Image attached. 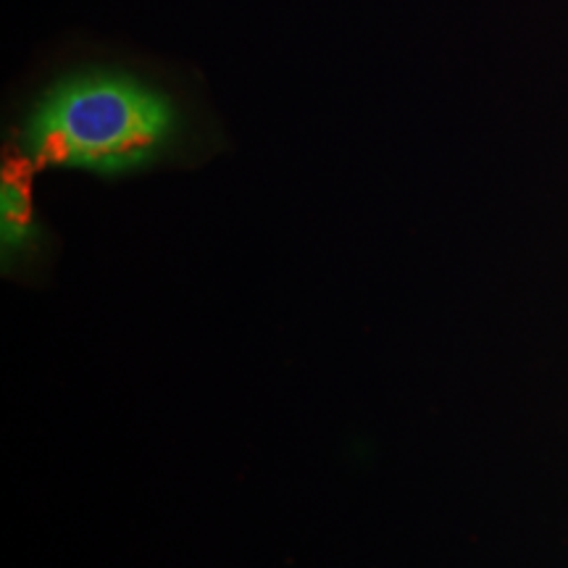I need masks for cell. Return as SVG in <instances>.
<instances>
[{"mask_svg":"<svg viewBox=\"0 0 568 568\" xmlns=\"http://www.w3.org/2000/svg\"><path fill=\"white\" fill-rule=\"evenodd\" d=\"M11 161L95 180L187 169L222 148L209 111L180 84L122 61L55 69L11 113Z\"/></svg>","mask_w":568,"mask_h":568,"instance_id":"obj_1","label":"cell"},{"mask_svg":"<svg viewBox=\"0 0 568 568\" xmlns=\"http://www.w3.org/2000/svg\"><path fill=\"white\" fill-rule=\"evenodd\" d=\"M53 264L55 234L34 197L32 172L11 161L0 180V274L21 287H42Z\"/></svg>","mask_w":568,"mask_h":568,"instance_id":"obj_2","label":"cell"}]
</instances>
